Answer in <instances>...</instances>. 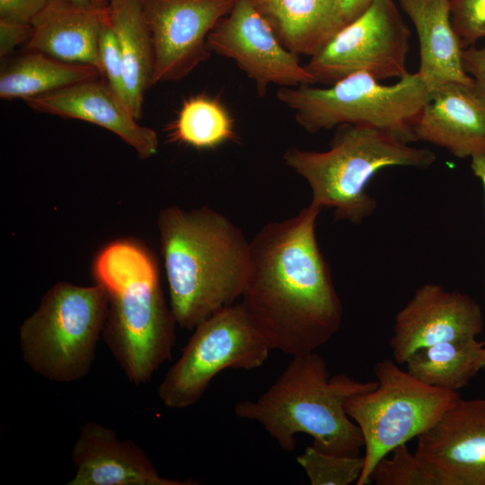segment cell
Here are the masks:
<instances>
[{"instance_id":"cell-33","label":"cell","mask_w":485,"mask_h":485,"mask_svg":"<svg viewBox=\"0 0 485 485\" xmlns=\"http://www.w3.org/2000/svg\"><path fill=\"white\" fill-rule=\"evenodd\" d=\"M471 167L474 175L478 177L482 183L485 198V156L472 158Z\"/></svg>"},{"instance_id":"cell-23","label":"cell","mask_w":485,"mask_h":485,"mask_svg":"<svg viewBox=\"0 0 485 485\" xmlns=\"http://www.w3.org/2000/svg\"><path fill=\"white\" fill-rule=\"evenodd\" d=\"M406 370L420 382L458 392L485 367V341L455 340L421 348L406 362Z\"/></svg>"},{"instance_id":"cell-29","label":"cell","mask_w":485,"mask_h":485,"mask_svg":"<svg viewBox=\"0 0 485 485\" xmlns=\"http://www.w3.org/2000/svg\"><path fill=\"white\" fill-rule=\"evenodd\" d=\"M50 0H0V18L31 23Z\"/></svg>"},{"instance_id":"cell-14","label":"cell","mask_w":485,"mask_h":485,"mask_svg":"<svg viewBox=\"0 0 485 485\" xmlns=\"http://www.w3.org/2000/svg\"><path fill=\"white\" fill-rule=\"evenodd\" d=\"M417 440L440 485H485V399L460 397Z\"/></svg>"},{"instance_id":"cell-6","label":"cell","mask_w":485,"mask_h":485,"mask_svg":"<svg viewBox=\"0 0 485 485\" xmlns=\"http://www.w3.org/2000/svg\"><path fill=\"white\" fill-rule=\"evenodd\" d=\"M276 96L311 134L352 125L380 129L410 144L416 141L414 128L430 92L418 72L389 85L358 72L328 87H280Z\"/></svg>"},{"instance_id":"cell-1","label":"cell","mask_w":485,"mask_h":485,"mask_svg":"<svg viewBox=\"0 0 485 485\" xmlns=\"http://www.w3.org/2000/svg\"><path fill=\"white\" fill-rule=\"evenodd\" d=\"M322 208L264 225L250 242L240 306L270 350L315 352L338 332L343 306L316 239Z\"/></svg>"},{"instance_id":"cell-5","label":"cell","mask_w":485,"mask_h":485,"mask_svg":"<svg viewBox=\"0 0 485 485\" xmlns=\"http://www.w3.org/2000/svg\"><path fill=\"white\" fill-rule=\"evenodd\" d=\"M283 159L308 182L311 203L333 208L336 220L357 225L376 208L366 187L379 171L392 166L427 169L436 155L428 148L414 147L380 129L341 125L337 127L328 150L292 146Z\"/></svg>"},{"instance_id":"cell-2","label":"cell","mask_w":485,"mask_h":485,"mask_svg":"<svg viewBox=\"0 0 485 485\" xmlns=\"http://www.w3.org/2000/svg\"><path fill=\"white\" fill-rule=\"evenodd\" d=\"M170 307L177 325L198 324L239 299L250 270V242L223 214L172 206L158 216Z\"/></svg>"},{"instance_id":"cell-32","label":"cell","mask_w":485,"mask_h":485,"mask_svg":"<svg viewBox=\"0 0 485 485\" xmlns=\"http://www.w3.org/2000/svg\"><path fill=\"white\" fill-rule=\"evenodd\" d=\"M374 1L375 0H334L345 25L366 11Z\"/></svg>"},{"instance_id":"cell-12","label":"cell","mask_w":485,"mask_h":485,"mask_svg":"<svg viewBox=\"0 0 485 485\" xmlns=\"http://www.w3.org/2000/svg\"><path fill=\"white\" fill-rule=\"evenodd\" d=\"M154 56L152 85L181 80L206 61L207 37L235 0H140Z\"/></svg>"},{"instance_id":"cell-28","label":"cell","mask_w":485,"mask_h":485,"mask_svg":"<svg viewBox=\"0 0 485 485\" xmlns=\"http://www.w3.org/2000/svg\"><path fill=\"white\" fill-rule=\"evenodd\" d=\"M99 56L101 77L104 78L110 88L129 107L124 64L116 37L110 25L109 13L100 36Z\"/></svg>"},{"instance_id":"cell-30","label":"cell","mask_w":485,"mask_h":485,"mask_svg":"<svg viewBox=\"0 0 485 485\" xmlns=\"http://www.w3.org/2000/svg\"><path fill=\"white\" fill-rule=\"evenodd\" d=\"M32 31L31 23L0 18V57L8 56L16 47L28 42Z\"/></svg>"},{"instance_id":"cell-3","label":"cell","mask_w":485,"mask_h":485,"mask_svg":"<svg viewBox=\"0 0 485 485\" xmlns=\"http://www.w3.org/2000/svg\"><path fill=\"white\" fill-rule=\"evenodd\" d=\"M93 274L108 295L104 342L132 384L148 383L172 357L177 324L155 256L135 239H119L98 253Z\"/></svg>"},{"instance_id":"cell-13","label":"cell","mask_w":485,"mask_h":485,"mask_svg":"<svg viewBox=\"0 0 485 485\" xmlns=\"http://www.w3.org/2000/svg\"><path fill=\"white\" fill-rule=\"evenodd\" d=\"M483 325L481 307L469 295L424 284L395 315L389 343L392 359L401 365L421 348L475 339Z\"/></svg>"},{"instance_id":"cell-31","label":"cell","mask_w":485,"mask_h":485,"mask_svg":"<svg viewBox=\"0 0 485 485\" xmlns=\"http://www.w3.org/2000/svg\"><path fill=\"white\" fill-rule=\"evenodd\" d=\"M462 57L465 72L485 92V43L463 49Z\"/></svg>"},{"instance_id":"cell-9","label":"cell","mask_w":485,"mask_h":485,"mask_svg":"<svg viewBox=\"0 0 485 485\" xmlns=\"http://www.w3.org/2000/svg\"><path fill=\"white\" fill-rule=\"evenodd\" d=\"M269 352L239 303L226 306L194 328L159 384L158 397L168 408H188L199 401L217 374L229 368L256 369Z\"/></svg>"},{"instance_id":"cell-24","label":"cell","mask_w":485,"mask_h":485,"mask_svg":"<svg viewBox=\"0 0 485 485\" xmlns=\"http://www.w3.org/2000/svg\"><path fill=\"white\" fill-rule=\"evenodd\" d=\"M167 130L172 142L199 150L215 149L227 142L238 141L230 111L219 98L207 93L184 100Z\"/></svg>"},{"instance_id":"cell-15","label":"cell","mask_w":485,"mask_h":485,"mask_svg":"<svg viewBox=\"0 0 485 485\" xmlns=\"http://www.w3.org/2000/svg\"><path fill=\"white\" fill-rule=\"evenodd\" d=\"M71 459L75 472L68 485L198 484L161 476L139 445L120 440L113 429L93 421L82 425Z\"/></svg>"},{"instance_id":"cell-7","label":"cell","mask_w":485,"mask_h":485,"mask_svg":"<svg viewBox=\"0 0 485 485\" xmlns=\"http://www.w3.org/2000/svg\"><path fill=\"white\" fill-rule=\"evenodd\" d=\"M107 308L108 295L100 284L56 283L20 326L23 361L51 382L81 380L94 360Z\"/></svg>"},{"instance_id":"cell-21","label":"cell","mask_w":485,"mask_h":485,"mask_svg":"<svg viewBox=\"0 0 485 485\" xmlns=\"http://www.w3.org/2000/svg\"><path fill=\"white\" fill-rule=\"evenodd\" d=\"M109 22L125 69L129 107L139 119L146 90L152 85L154 48L140 0H111Z\"/></svg>"},{"instance_id":"cell-35","label":"cell","mask_w":485,"mask_h":485,"mask_svg":"<svg viewBox=\"0 0 485 485\" xmlns=\"http://www.w3.org/2000/svg\"><path fill=\"white\" fill-rule=\"evenodd\" d=\"M252 1H255V0H252Z\"/></svg>"},{"instance_id":"cell-20","label":"cell","mask_w":485,"mask_h":485,"mask_svg":"<svg viewBox=\"0 0 485 485\" xmlns=\"http://www.w3.org/2000/svg\"><path fill=\"white\" fill-rule=\"evenodd\" d=\"M281 43L313 57L345 25L334 0H255Z\"/></svg>"},{"instance_id":"cell-8","label":"cell","mask_w":485,"mask_h":485,"mask_svg":"<svg viewBox=\"0 0 485 485\" xmlns=\"http://www.w3.org/2000/svg\"><path fill=\"white\" fill-rule=\"evenodd\" d=\"M373 370L376 385L344 405L364 440L365 464L357 485L368 484L383 457L429 429L461 397L420 382L391 358L379 360Z\"/></svg>"},{"instance_id":"cell-17","label":"cell","mask_w":485,"mask_h":485,"mask_svg":"<svg viewBox=\"0 0 485 485\" xmlns=\"http://www.w3.org/2000/svg\"><path fill=\"white\" fill-rule=\"evenodd\" d=\"M414 136L416 141L444 148L457 158L485 156V92L475 81L431 92Z\"/></svg>"},{"instance_id":"cell-10","label":"cell","mask_w":485,"mask_h":485,"mask_svg":"<svg viewBox=\"0 0 485 485\" xmlns=\"http://www.w3.org/2000/svg\"><path fill=\"white\" fill-rule=\"evenodd\" d=\"M410 31L393 0H375L344 25L304 66L317 83L332 84L365 72L381 81L401 78Z\"/></svg>"},{"instance_id":"cell-34","label":"cell","mask_w":485,"mask_h":485,"mask_svg":"<svg viewBox=\"0 0 485 485\" xmlns=\"http://www.w3.org/2000/svg\"><path fill=\"white\" fill-rule=\"evenodd\" d=\"M71 4H74L75 5L84 7V8H90V9H96V10H103L109 7L111 0H66Z\"/></svg>"},{"instance_id":"cell-19","label":"cell","mask_w":485,"mask_h":485,"mask_svg":"<svg viewBox=\"0 0 485 485\" xmlns=\"http://www.w3.org/2000/svg\"><path fill=\"white\" fill-rule=\"evenodd\" d=\"M413 23L419 42L418 73L429 92L448 84H472L463 48L452 25L450 0H397Z\"/></svg>"},{"instance_id":"cell-26","label":"cell","mask_w":485,"mask_h":485,"mask_svg":"<svg viewBox=\"0 0 485 485\" xmlns=\"http://www.w3.org/2000/svg\"><path fill=\"white\" fill-rule=\"evenodd\" d=\"M375 466L370 481L375 485H440L439 480L431 468L415 453H411L407 444L395 447Z\"/></svg>"},{"instance_id":"cell-11","label":"cell","mask_w":485,"mask_h":485,"mask_svg":"<svg viewBox=\"0 0 485 485\" xmlns=\"http://www.w3.org/2000/svg\"><path fill=\"white\" fill-rule=\"evenodd\" d=\"M207 47L211 53L234 60L254 82L260 97L272 84L280 88L317 83L298 56L281 43L252 0H235L208 34Z\"/></svg>"},{"instance_id":"cell-22","label":"cell","mask_w":485,"mask_h":485,"mask_svg":"<svg viewBox=\"0 0 485 485\" xmlns=\"http://www.w3.org/2000/svg\"><path fill=\"white\" fill-rule=\"evenodd\" d=\"M101 77L94 66L68 63L39 51H29L2 69L0 98L22 99Z\"/></svg>"},{"instance_id":"cell-16","label":"cell","mask_w":485,"mask_h":485,"mask_svg":"<svg viewBox=\"0 0 485 485\" xmlns=\"http://www.w3.org/2000/svg\"><path fill=\"white\" fill-rule=\"evenodd\" d=\"M24 101L38 112L100 126L119 137L140 159L150 158L158 150L156 132L140 125L128 105L100 78L80 82Z\"/></svg>"},{"instance_id":"cell-25","label":"cell","mask_w":485,"mask_h":485,"mask_svg":"<svg viewBox=\"0 0 485 485\" xmlns=\"http://www.w3.org/2000/svg\"><path fill=\"white\" fill-rule=\"evenodd\" d=\"M312 485H348L357 483L364 464V456H340L327 454L311 445L296 457Z\"/></svg>"},{"instance_id":"cell-18","label":"cell","mask_w":485,"mask_h":485,"mask_svg":"<svg viewBox=\"0 0 485 485\" xmlns=\"http://www.w3.org/2000/svg\"><path fill=\"white\" fill-rule=\"evenodd\" d=\"M108 8H84L66 0H50L31 22L28 51H39L62 61L94 66L101 75L99 40Z\"/></svg>"},{"instance_id":"cell-4","label":"cell","mask_w":485,"mask_h":485,"mask_svg":"<svg viewBox=\"0 0 485 485\" xmlns=\"http://www.w3.org/2000/svg\"><path fill=\"white\" fill-rule=\"evenodd\" d=\"M292 357L260 397L235 404L236 417L260 424L287 452L296 445L295 435L304 433L322 452L358 456L363 436L344 405L352 396L374 388L376 381L361 382L345 374L331 376L324 358L316 352Z\"/></svg>"},{"instance_id":"cell-27","label":"cell","mask_w":485,"mask_h":485,"mask_svg":"<svg viewBox=\"0 0 485 485\" xmlns=\"http://www.w3.org/2000/svg\"><path fill=\"white\" fill-rule=\"evenodd\" d=\"M450 14L463 49L485 39V0H450Z\"/></svg>"}]
</instances>
